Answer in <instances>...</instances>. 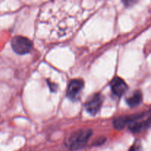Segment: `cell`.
<instances>
[{
	"label": "cell",
	"mask_w": 151,
	"mask_h": 151,
	"mask_svg": "<svg viewBox=\"0 0 151 151\" xmlns=\"http://www.w3.org/2000/svg\"><path fill=\"white\" fill-rule=\"evenodd\" d=\"M93 132L91 129H80L70 134L66 141V145L72 151L83 148L91 138Z\"/></svg>",
	"instance_id": "cell-1"
},
{
	"label": "cell",
	"mask_w": 151,
	"mask_h": 151,
	"mask_svg": "<svg viewBox=\"0 0 151 151\" xmlns=\"http://www.w3.org/2000/svg\"><path fill=\"white\" fill-rule=\"evenodd\" d=\"M11 47L13 51L19 55L27 54L32 48V43L27 38L16 35L12 39Z\"/></svg>",
	"instance_id": "cell-2"
},
{
	"label": "cell",
	"mask_w": 151,
	"mask_h": 151,
	"mask_svg": "<svg viewBox=\"0 0 151 151\" xmlns=\"http://www.w3.org/2000/svg\"><path fill=\"white\" fill-rule=\"evenodd\" d=\"M145 114V113H141L137 114L130 115V116H123L116 117L113 121L114 127L117 130H122L128 124L130 125V124L137 122L139 119L144 117Z\"/></svg>",
	"instance_id": "cell-3"
},
{
	"label": "cell",
	"mask_w": 151,
	"mask_h": 151,
	"mask_svg": "<svg viewBox=\"0 0 151 151\" xmlns=\"http://www.w3.org/2000/svg\"><path fill=\"white\" fill-rule=\"evenodd\" d=\"M83 87L84 82L82 80L75 79L71 81L66 91V95L68 98L72 101L78 100Z\"/></svg>",
	"instance_id": "cell-4"
},
{
	"label": "cell",
	"mask_w": 151,
	"mask_h": 151,
	"mask_svg": "<svg viewBox=\"0 0 151 151\" xmlns=\"http://www.w3.org/2000/svg\"><path fill=\"white\" fill-rule=\"evenodd\" d=\"M103 97L100 94H96L91 97V98L86 102L85 104V109L88 113L91 115L97 114L103 104Z\"/></svg>",
	"instance_id": "cell-5"
},
{
	"label": "cell",
	"mask_w": 151,
	"mask_h": 151,
	"mask_svg": "<svg viewBox=\"0 0 151 151\" xmlns=\"http://www.w3.org/2000/svg\"><path fill=\"white\" fill-rule=\"evenodd\" d=\"M110 85L113 94L117 97H121L123 95L128 88L126 83L119 77H116L114 78L111 82Z\"/></svg>",
	"instance_id": "cell-6"
},
{
	"label": "cell",
	"mask_w": 151,
	"mask_h": 151,
	"mask_svg": "<svg viewBox=\"0 0 151 151\" xmlns=\"http://www.w3.org/2000/svg\"><path fill=\"white\" fill-rule=\"evenodd\" d=\"M151 127V115L147 119L140 122H134L129 125V129L133 133H140Z\"/></svg>",
	"instance_id": "cell-7"
},
{
	"label": "cell",
	"mask_w": 151,
	"mask_h": 151,
	"mask_svg": "<svg viewBox=\"0 0 151 151\" xmlns=\"http://www.w3.org/2000/svg\"><path fill=\"white\" fill-rule=\"evenodd\" d=\"M142 102V93L139 90H137L132 95L126 98V103L131 108L137 107Z\"/></svg>",
	"instance_id": "cell-8"
},
{
	"label": "cell",
	"mask_w": 151,
	"mask_h": 151,
	"mask_svg": "<svg viewBox=\"0 0 151 151\" xmlns=\"http://www.w3.org/2000/svg\"><path fill=\"white\" fill-rule=\"evenodd\" d=\"M128 151H143L142 145L140 140H136L133 145L130 147Z\"/></svg>",
	"instance_id": "cell-9"
},
{
	"label": "cell",
	"mask_w": 151,
	"mask_h": 151,
	"mask_svg": "<svg viewBox=\"0 0 151 151\" xmlns=\"http://www.w3.org/2000/svg\"><path fill=\"white\" fill-rule=\"evenodd\" d=\"M48 84L50 86V88L52 91H55L57 90V85H55L53 83H48Z\"/></svg>",
	"instance_id": "cell-10"
}]
</instances>
